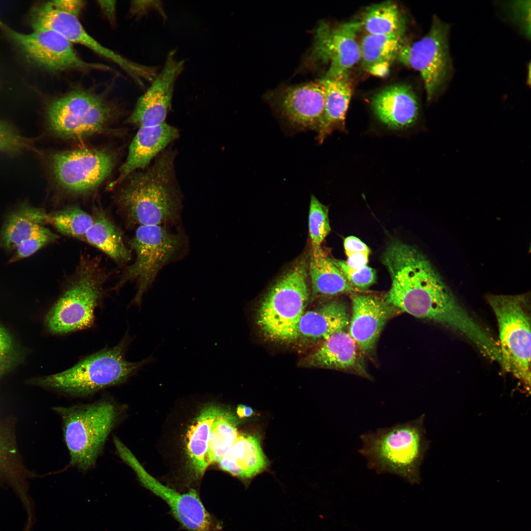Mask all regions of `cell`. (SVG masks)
<instances>
[{
	"mask_svg": "<svg viewBox=\"0 0 531 531\" xmlns=\"http://www.w3.org/2000/svg\"><path fill=\"white\" fill-rule=\"evenodd\" d=\"M93 221L92 215L75 206L49 214V223L59 233L83 240Z\"/></svg>",
	"mask_w": 531,
	"mask_h": 531,
	"instance_id": "836d02e7",
	"label": "cell"
},
{
	"mask_svg": "<svg viewBox=\"0 0 531 531\" xmlns=\"http://www.w3.org/2000/svg\"><path fill=\"white\" fill-rule=\"evenodd\" d=\"M349 320L346 304L341 300L331 301L304 312L298 324V338L323 341L334 333L346 329Z\"/></svg>",
	"mask_w": 531,
	"mask_h": 531,
	"instance_id": "cb8c5ba5",
	"label": "cell"
},
{
	"mask_svg": "<svg viewBox=\"0 0 531 531\" xmlns=\"http://www.w3.org/2000/svg\"><path fill=\"white\" fill-rule=\"evenodd\" d=\"M24 358L23 350L0 323V379L20 365Z\"/></svg>",
	"mask_w": 531,
	"mask_h": 531,
	"instance_id": "d590c367",
	"label": "cell"
},
{
	"mask_svg": "<svg viewBox=\"0 0 531 531\" xmlns=\"http://www.w3.org/2000/svg\"><path fill=\"white\" fill-rule=\"evenodd\" d=\"M308 270L312 291L316 295L331 296L358 291L321 248L312 249Z\"/></svg>",
	"mask_w": 531,
	"mask_h": 531,
	"instance_id": "83f0119b",
	"label": "cell"
},
{
	"mask_svg": "<svg viewBox=\"0 0 531 531\" xmlns=\"http://www.w3.org/2000/svg\"><path fill=\"white\" fill-rule=\"evenodd\" d=\"M371 104L378 119L391 129L410 127L419 118L418 98L413 89L406 85L385 88L374 96Z\"/></svg>",
	"mask_w": 531,
	"mask_h": 531,
	"instance_id": "44dd1931",
	"label": "cell"
},
{
	"mask_svg": "<svg viewBox=\"0 0 531 531\" xmlns=\"http://www.w3.org/2000/svg\"><path fill=\"white\" fill-rule=\"evenodd\" d=\"M0 30L27 59L47 71L110 70L107 65L82 59L73 44L56 31L42 30L24 33L13 29L0 18Z\"/></svg>",
	"mask_w": 531,
	"mask_h": 531,
	"instance_id": "4fadbf2b",
	"label": "cell"
},
{
	"mask_svg": "<svg viewBox=\"0 0 531 531\" xmlns=\"http://www.w3.org/2000/svg\"><path fill=\"white\" fill-rule=\"evenodd\" d=\"M178 136V130L165 122L140 127L130 145L127 158L119 169L118 177L108 185L109 189L113 188L137 170H144Z\"/></svg>",
	"mask_w": 531,
	"mask_h": 531,
	"instance_id": "ffe728a7",
	"label": "cell"
},
{
	"mask_svg": "<svg viewBox=\"0 0 531 531\" xmlns=\"http://www.w3.org/2000/svg\"><path fill=\"white\" fill-rule=\"evenodd\" d=\"M359 349L344 329L323 341L322 345L307 358L312 366L341 370H361Z\"/></svg>",
	"mask_w": 531,
	"mask_h": 531,
	"instance_id": "d4e9b609",
	"label": "cell"
},
{
	"mask_svg": "<svg viewBox=\"0 0 531 531\" xmlns=\"http://www.w3.org/2000/svg\"><path fill=\"white\" fill-rule=\"evenodd\" d=\"M370 253L357 252L348 256V259L345 261L346 265L351 269H359L367 266Z\"/></svg>",
	"mask_w": 531,
	"mask_h": 531,
	"instance_id": "7bdbcfd3",
	"label": "cell"
},
{
	"mask_svg": "<svg viewBox=\"0 0 531 531\" xmlns=\"http://www.w3.org/2000/svg\"><path fill=\"white\" fill-rule=\"evenodd\" d=\"M361 21H353L335 26L322 23L317 28L310 54L314 63H329L326 77L349 73L361 59L357 35Z\"/></svg>",
	"mask_w": 531,
	"mask_h": 531,
	"instance_id": "2e32d148",
	"label": "cell"
},
{
	"mask_svg": "<svg viewBox=\"0 0 531 531\" xmlns=\"http://www.w3.org/2000/svg\"><path fill=\"white\" fill-rule=\"evenodd\" d=\"M391 64L390 62H380L371 66L367 70L373 75L383 77L388 74Z\"/></svg>",
	"mask_w": 531,
	"mask_h": 531,
	"instance_id": "ee69618b",
	"label": "cell"
},
{
	"mask_svg": "<svg viewBox=\"0 0 531 531\" xmlns=\"http://www.w3.org/2000/svg\"><path fill=\"white\" fill-rule=\"evenodd\" d=\"M220 468L241 479L251 478L267 467V460L258 437L239 435L228 452L218 462Z\"/></svg>",
	"mask_w": 531,
	"mask_h": 531,
	"instance_id": "484cf974",
	"label": "cell"
},
{
	"mask_svg": "<svg viewBox=\"0 0 531 531\" xmlns=\"http://www.w3.org/2000/svg\"><path fill=\"white\" fill-rule=\"evenodd\" d=\"M151 9L157 10L164 19H166L167 16L161 1H134L132 4L131 11L137 16H141Z\"/></svg>",
	"mask_w": 531,
	"mask_h": 531,
	"instance_id": "60d3db41",
	"label": "cell"
},
{
	"mask_svg": "<svg viewBox=\"0 0 531 531\" xmlns=\"http://www.w3.org/2000/svg\"><path fill=\"white\" fill-rule=\"evenodd\" d=\"M333 261L349 283L358 291L367 289L376 281L375 270L367 266L355 270L348 267L344 261Z\"/></svg>",
	"mask_w": 531,
	"mask_h": 531,
	"instance_id": "f35d334b",
	"label": "cell"
},
{
	"mask_svg": "<svg viewBox=\"0 0 531 531\" xmlns=\"http://www.w3.org/2000/svg\"><path fill=\"white\" fill-rule=\"evenodd\" d=\"M33 141L11 124L0 119V154L16 155L31 149Z\"/></svg>",
	"mask_w": 531,
	"mask_h": 531,
	"instance_id": "8d00e7d4",
	"label": "cell"
},
{
	"mask_svg": "<svg viewBox=\"0 0 531 531\" xmlns=\"http://www.w3.org/2000/svg\"><path fill=\"white\" fill-rule=\"evenodd\" d=\"M238 436L234 416L221 411L214 421L210 431L206 456L208 466L218 462L231 449Z\"/></svg>",
	"mask_w": 531,
	"mask_h": 531,
	"instance_id": "d6a6232c",
	"label": "cell"
},
{
	"mask_svg": "<svg viewBox=\"0 0 531 531\" xmlns=\"http://www.w3.org/2000/svg\"><path fill=\"white\" fill-rule=\"evenodd\" d=\"M309 233L312 249L321 245L330 231L327 207L314 196L311 195L308 216Z\"/></svg>",
	"mask_w": 531,
	"mask_h": 531,
	"instance_id": "e575fe53",
	"label": "cell"
},
{
	"mask_svg": "<svg viewBox=\"0 0 531 531\" xmlns=\"http://www.w3.org/2000/svg\"><path fill=\"white\" fill-rule=\"evenodd\" d=\"M128 339L101 350L82 359L71 368L59 373L32 378L30 384L71 396L90 395L105 388L119 384L155 359L151 354L133 362L125 358Z\"/></svg>",
	"mask_w": 531,
	"mask_h": 531,
	"instance_id": "277c9868",
	"label": "cell"
},
{
	"mask_svg": "<svg viewBox=\"0 0 531 531\" xmlns=\"http://www.w3.org/2000/svg\"><path fill=\"white\" fill-rule=\"evenodd\" d=\"M450 29L449 24L434 16L427 33L412 43L404 44L397 58L419 72L428 103L436 100L442 94L452 77Z\"/></svg>",
	"mask_w": 531,
	"mask_h": 531,
	"instance_id": "7c38bea8",
	"label": "cell"
},
{
	"mask_svg": "<svg viewBox=\"0 0 531 531\" xmlns=\"http://www.w3.org/2000/svg\"><path fill=\"white\" fill-rule=\"evenodd\" d=\"M129 244L136 253V259L124 271L116 288L136 281L137 289L132 303L140 306L144 294L160 270L181 252L185 237L181 233L169 231L165 226L141 225Z\"/></svg>",
	"mask_w": 531,
	"mask_h": 531,
	"instance_id": "30bf717a",
	"label": "cell"
},
{
	"mask_svg": "<svg viewBox=\"0 0 531 531\" xmlns=\"http://www.w3.org/2000/svg\"><path fill=\"white\" fill-rule=\"evenodd\" d=\"M92 216L93 223L84 240L118 263L128 261L130 251L123 242L120 231L102 209H96Z\"/></svg>",
	"mask_w": 531,
	"mask_h": 531,
	"instance_id": "f546056e",
	"label": "cell"
},
{
	"mask_svg": "<svg viewBox=\"0 0 531 531\" xmlns=\"http://www.w3.org/2000/svg\"><path fill=\"white\" fill-rule=\"evenodd\" d=\"M32 476L20 456L13 425L8 421H0V481L9 485L19 496L27 513L28 527L32 526L34 519L28 486V479Z\"/></svg>",
	"mask_w": 531,
	"mask_h": 531,
	"instance_id": "7402d4cb",
	"label": "cell"
},
{
	"mask_svg": "<svg viewBox=\"0 0 531 531\" xmlns=\"http://www.w3.org/2000/svg\"><path fill=\"white\" fill-rule=\"evenodd\" d=\"M424 418L422 415L362 434L358 452L368 468L379 474H394L411 484H419L420 467L429 444Z\"/></svg>",
	"mask_w": 531,
	"mask_h": 531,
	"instance_id": "3957f363",
	"label": "cell"
},
{
	"mask_svg": "<svg viewBox=\"0 0 531 531\" xmlns=\"http://www.w3.org/2000/svg\"><path fill=\"white\" fill-rule=\"evenodd\" d=\"M324 90V110L317 140L322 143L335 130L345 129V118L353 93L349 73L320 80Z\"/></svg>",
	"mask_w": 531,
	"mask_h": 531,
	"instance_id": "603a6c76",
	"label": "cell"
},
{
	"mask_svg": "<svg viewBox=\"0 0 531 531\" xmlns=\"http://www.w3.org/2000/svg\"><path fill=\"white\" fill-rule=\"evenodd\" d=\"M53 410L62 420L69 466L83 472L94 468L109 435L121 419L122 406L103 399Z\"/></svg>",
	"mask_w": 531,
	"mask_h": 531,
	"instance_id": "5b68a950",
	"label": "cell"
},
{
	"mask_svg": "<svg viewBox=\"0 0 531 531\" xmlns=\"http://www.w3.org/2000/svg\"><path fill=\"white\" fill-rule=\"evenodd\" d=\"M82 0H54L36 5L30 16L33 31L51 30L73 43L83 45L116 64L140 86L145 81L151 82L158 68L132 61L102 45L85 30L79 19L84 6Z\"/></svg>",
	"mask_w": 531,
	"mask_h": 531,
	"instance_id": "8992f818",
	"label": "cell"
},
{
	"mask_svg": "<svg viewBox=\"0 0 531 531\" xmlns=\"http://www.w3.org/2000/svg\"><path fill=\"white\" fill-rule=\"evenodd\" d=\"M175 50L171 51L161 71L149 88L138 99L128 121L139 128L165 122L171 106L175 82L182 72L184 60H177Z\"/></svg>",
	"mask_w": 531,
	"mask_h": 531,
	"instance_id": "ac0fdd59",
	"label": "cell"
},
{
	"mask_svg": "<svg viewBox=\"0 0 531 531\" xmlns=\"http://www.w3.org/2000/svg\"><path fill=\"white\" fill-rule=\"evenodd\" d=\"M221 411L215 406L205 408L187 432L186 452L192 471L196 478L201 477L208 466L206 456L210 431L214 421Z\"/></svg>",
	"mask_w": 531,
	"mask_h": 531,
	"instance_id": "f1b7e54d",
	"label": "cell"
},
{
	"mask_svg": "<svg viewBox=\"0 0 531 531\" xmlns=\"http://www.w3.org/2000/svg\"><path fill=\"white\" fill-rule=\"evenodd\" d=\"M404 34H370L363 37L360 45L363 66L367 69L380 62L392 63L405 44Z\"/></svg>",
	"mask_w": 531,
	"mask_h": 531,
	"instance_id": "1f68e13d",
	"label": "cell"
},
{
	"mask_svg": "<svg viewBox=\"0 0 531 531\" xmlns=\"http://www.w3.org/2000/svg\"><path fill=\"white\" fill-rule=\"evenodd\" d=\"M514 1L508 4L510 19L520 28L526 37H530V1Z\"/></svg>",
	"mask_w": 531,
	"mask_h": 531,
	"instance_id": "ab89813d",
	"label": "cell"
},
{
	"mask_svg": "<svg viewBox=\"0 0 531 531\" xmlns=\"http://www.w3.org/2000/svg\"><path fill=\"white\" fill-rule=\"evenodd\" d=\"M115 163L114 154L87 148L58 151L48 157L49 169L56 183L67 192L84 194L106 179Z\"/></svg>",
	"mask_w": 531,
	"mask_h": 531,
	"instance_id": "9a60e30c",
	"label": "cell"
},
{
	"mask_svg": "<svg viewBox=\"0 0 531 531\" xmlns=\"http://www.w3.org/2000/svg\"><path fill=\"white\" fill-rule=\"evenodd\" d=\"M58 237L57 235L43 225L38 226L29 237L17 246L9 262L14 263L32 255L42 247L55 241Z\"/></svg>",
	"mask_w": 531,
	"mask_h": 531,
	"instance_id": "74e56055",
	"label": "cell"
},
{
	"mask_svg": "<svg viewBox=\"0 0 531 531\" xmlns=\"http://www.w3.org/2000/svg\"><path fill=\"white\" fill-rule=\"evenodd\" d=\"M174 160L172 151H164L150 167L126 178L118 202L130 222L165 226L178 220L182 201L175 180Z\"/></svg>",
	"mask_w": 531,
	"mask_h": 531,
	"instance_id": "7a4b0ae2",
	"label": "cell"
},
{
	"mask_svg": "<svg viewBox=\"0 0 531 531\" xmlns=\"http://www.w3.org/2000/svg\"><path fill=\"white\" fill-rule=\"evenodd\" d=\"M116 3L113 0H100L98 5L105 15L111 20H113L116 13Z\"/></svg>",
	"mask_w": 531,
	"mask_h": 531,
	"instance_id": "f6af8a7d",
	"label": "cell"
},
{
	"mask_svg": "<svg viewBox=\"0 0 531 531\" xmlns=\"http://www.w3.org/2000/svg\"><path fill=\"white\" fill-rule=\"evenodd\" d=\"M324 102V88L320 80L288 87L273 101L280 117L290 128L317 133L323 121Z\"/></svg>",
	"mask_w": 531,
	"mask_h": 531,
	"instance_id": "e0dca14e",
	"label": "cell"
},
{
	"mask_svg": "<svg viewBox=\"0 0 531 531\" xmlns=\"http://www.w3.org/2000/svg\"><path fill=\"white\" fill-rule=\"evenodd\" d=\"M308 264L294 265L272 286L262 301L257 323L271 340L290 342L298 338L297 328L308 299Z\"/></svg>",
	"mask_w": 531,
	"mask_h": 531,
	"instance_id": "52a82bcc",
	"label": "cell"
},
{
	"mask_svg": "<svg viewBox=\"0 0 531 531\" xmlns=\"http://www.w3.org/2000/svg\"><path fill=\"white\" fill-rule=\"evenodd\" d=\"M344 247L347 256L357 252H370L369 247L365 243L354 236H350L345 239Z\"/></svg>",
	"mask_w": 531,
	"mask_h": 531,
	"instance_id": "b9f144b4",
	"label": "cell"
},
{
	"mask_svg": "<svg viewBox=\"0 0 531 531\" xmlns=\"http://www.w3.org/2000/svg\"><path fill=\"white\" fill-rule=\"evenodd\" d=\"M487 300L497 320L501 366L531 385V319L530 295H489Z\"/></svg>",
	"mask_w": 531,
	"mask_h": 531,
	"instance_id": "9c48e42d",
	"label": "cell"
},
{
	"mask_svg": "<svg viewBox=\"0 0 531 531\" xmlns=\"http://www.w3.org/2000/svg\"><path fill=\"white\" fill-rule=\"evenodd\" d=\"M236 412L240 417H249L253 413V411L251 408L243 405L238 406Z\"/></svg>",
	"mask_w": 531,
	"mask_h": 531,
	"instance_id": "bcb514c9",
	"label": "cell"
},
{
	"mask_svg": "<svg viewBox=\"0 0 531 531\" xmlns=\"http://www.w3.org/2000/svg\"><path fill=\"white\" fill-rule=\"evenodd\" d=\"M113 114L112 106L102 96L78 88L50 103L46 112V124L55 136L78 139L102 131Z\"/></svg>",
	"mask_w": 531,
	"mask_h": 531,
	"instance_id": "8fae6325",
	"label": "cell"
},
{
	"mask_svg": "<svg viewBox=\"0 0 531 531\" xmlns=\"http://www.w3.org/2000/svg\"><path fill=\"white\" fill-rule=\"evenodd\" d=\"M361 23L370 34H404L406 22L398 5L385 1L370 6L365 12Z\"/></svg>",
	"mask_w": 531,
	"mask_h": 531,
	"instance_id": "4dcf8cb0",
	"label": "cell"
},
{
	"mask_svg": "<svg viewBox=\"0 0 531 531\" xmlns=\"http://www.w3.org/2000/svg\"><path fill=\"white\" fill-rule=\"evenodd\" d=\"M122 461L134 472L142 485L169 506L176 519L187 531H221L222 526L203 504L194 489L181 493L150 475L131 451L121 441L115 443Z\"/></svg>",
	"mask_w": 531,
	"mask_h": 531,
	"instance_id": "5bb4252c",
	"label": "cell"
},
{
	"mask_svg": "<svg viewBox=\"0 0 531 531\" xmlns=\"http://www.w3.org/2000/svg\"><path fill=\"white\" fill-rule=\"evenodd\" d=\"M49 223V214L41 208L22 203L10 211L0 230V248L10 252L39 226Z\"/></svg>",
	"mask_w": 531,
	"mask_h": 531,
	"instance_id": "4316f807",
	"label": "cell"
},
{
	"mask_svg": "<svg viewBox=\"0 0 531 531\" xmlns=\"http://www.w3.org/2000/svg\"><path fill=\"white\" fill-rule=\"evenodd\" d=\"M352 315L349 333L359 350L370 353L387 321L397 310L384 299L371 295L351 296Z\"/></svg>",
	"mask_w": 531,
	"mask_h": 531,
	"instance_id": "d6986e66",
	"label": "cell"
},
{
	"mask_svg": "<svg viewBox=\"0 0 531 531\" xmlns=\"http://www.w3.org/2000/svg\"><path fill=\"white\" fill-rule=\"evenodd\" d=\"M105 275L98 263L83 260L59 298L47 313L44 324L53 334L90 327L103 295Z\"/></svg>",
	"mask_w": 531,
	"mask_h": 531,
	"instance_id": "ba28073f",
	"label": "cell"
},
{
	"mask_svg": "<svg viewBox=\"0 0 531 531\" xmlns=\"http://www.w3.org/2000/svg\"><path fill=\"white\" fill-rule=\"evenodd\" d=\"M391 280L384 299L414 317L439 323L468 339L479 351L492 342L490 333L460 304L428 259L413 246L391 242L382 257Z\"/></svg>",
	"mask_w": 531,
	"mask_h": 531,
	"instance_id": "6da1fadb",
	"label": "cell"
}]
</instances>
